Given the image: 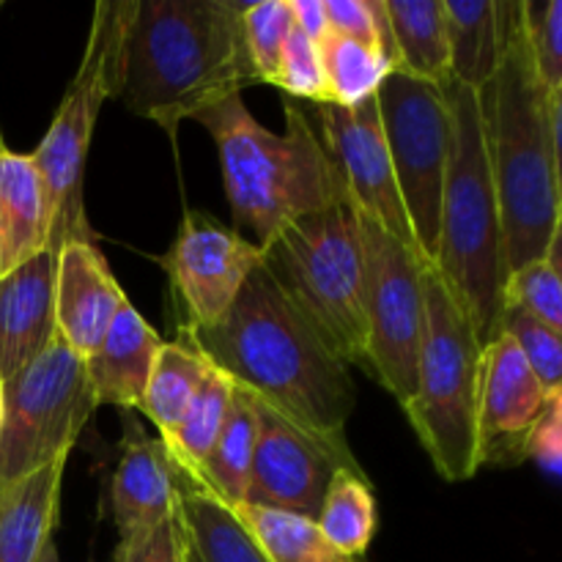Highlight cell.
<instances>
[{"label":"cell","mask_w":562,"mask_h":562,"mask_svg":"<svg viewBox=\"0 0 562 562\" xmlns=\"http://www.w3.org/2000/svg\"><path fill=\"white\" fill-rule=\"evenodd\" d=\"M187 333V329H184ZM209 366L252 398L340 456L357 390L349 366L329 349L267 267H256L214 327L187 333Z\"/></svg>","instance_id":"6da1fadb"},{"label":"cell","mask_w":562,"mask_h":562,"mask_svg":"<svg viewBox=\"0 0 562 562\" xmlns=\"http://www.w3.org/2000/svg\"><path fill=\"white\" fill-rule=\"evenodd\" d=\"M477 102L510 274L547 256L562 236V91L549 93L538 82L514 0H508L503 60L492 82L477 91Z\"/></svg>","instance_id":"7a4b0ae2"},{"label":"cell","mask_w":562,"mask_h":562,"mask_svg":"<svg viewBox=\"0 0 562 562\" xmlns=\"http://www.w3.org/2000/svg\"><path fill=\"white\" fill-rule=\"evenodd\" d=\"M236 0H137L119 99L173 135L258 82Z\"/></svg>","instance_id":"3957f363"},{"label":"cell","mask_w":562,"mask_h":562,"mask_svg":"<svg viewBox=\"0 0 562 562\" xmlns=\"http://www.w3.org/2000/svg\"><path fill=\"white\" fill-rule=\"evenodd\" d=\"M212 132L223 165V184L239 228L258 247L294 220L346 201L340 168L313 130L305 110L285 99V132H272L250 115L241 93L198 115Z\"/></svg>","instance_id":"277c9868"},{"label":"cell","mask_w":562,"mask_h":562,"mask_svg":"<svg viewBox=\"0 0 562 562\" xmlns=\"http://www.w3.org/2000/svg\"><path fill=\"white\" fill-rule=\"evenodd\" d=\"M453 137L439 209V241L434 269L481 346L497 338L505 307V236L497 192L486 157L477 93L445 82Z\"/></svg>","instance_id":"5b68a950"},{"label":"cell","mask_w":562,"mask_h":562,"mask_svg":"<svg viewBox=\"0 0 562 562\" xmlns=\"http://www.w3.org/2000/svg\"><path fill=\"white\" fill-rule=\"evenodd\" d=\"M135 3L137 0H99L93 5L80 66L66 86L47 135L31 154L47 203V250L53 252L69 241H93L82 179L99 110L110 97H119Z\"/></svg>","instance_id":"8992f818"},{"label":"cell","mask_w":562,"mask_h":562,"mask_svg":"<svg viewBox=\"0 0 562 562\" xmlns=\"http://www.w3.org/2000/svg\"><path fill=\"white\" fill-rule=\"evenodd\" d=\"M263 267L324 344L368 371L360 212L349 198L278 231L263 247Z\"/></svg>","instance_id":"52a82bcc"},{"label":"cell","mask_w":562,"mask_h":562,"mask_svg":"<svg viewBox=\"0 0 562 562\" xmlns=\"http://www.w3.org/2000/svg\"><path fill=\"white\" fill-rule=\"evenodd\" d=\"M423 311L415 395L401 406L439 475L464 483L481 470L475 406L483 346L431 263L423 269Z\"/></svg>","instance_id":"ba28073f"},{"label":"cell","mask_w":562,"mask_h":562,"mask_svg":"<svg viewBox=\"0 0 562 562\" xmlns=\"http://www.w3.org/2000/svg\"><path fill=\"white\" fill-rule=\"evenodd\" d=\"M97 412L86 360L55 338L38 360L3 382L0 409V488L69 459Z\"/></svg>","instance_id":"9c48e42d"},{"label":"cell","mask_w":562,"mask_h":562,"mask_svg":"<svg viewBox=\"0 0 562 562\" xmlns=\"http://www.w3.org/2000/svg\"><path fill=\"white\" fill-rule=\"evenodd\" d=\"M376 104L415 250L434 267L453 137L448 93L445 86L393 71L379 86Z\"/></svg>","instance_id":"30bf717a"},{"label":"cell","mask_w":562,"mask_h":562,"mask_svg":"<svg viewBox=\"0 0 562 562\" xmlns=\"http://www.w3.org/2000/svg\"><path fill=\"white\" fill-rule=\"evenodd\" d=\"M368 373L398 398L415 395L423 344V258L360 214Z\"/></svg>","instance_id":"8fae6325"},{"label":"cell","mask_w":562,"mask_h":562,"mask_svg":"<svg viewBox=\"0 0 562 562\" xmlns=\"http://www.w3.org/2000/svg\"><path fill=\"white\" fill-rule=\"evenodd\" d=\"M263 263V247L225 228L203 212H187L165 258L181 329H209L228 313L250 272Z\"/></svg>","instance_id":"7c38bea8"},{"label":"cell","mask_w":562,"mask_h":562,"mask_svg":"<svg viewBox=\"0 0 562 562\" xmlns=\"http://www.w3.org/2000/svg\"><path fill=\"white\" fill-rule=\"evenodd\" d=\"M252 406H256V450H252L250 486L245 497L247 505L316 521L335 472L349 470L366 475L355 456L335 453L263 401L252 398Z\"/></svg>","instance_id":"4fadbf2b"},{"label":"cell","mask_w":562,"mask_h":562,"mask_svg":"<svg viewBox=\"0 0 562 562\" xmlns=\"http://www.w3.org/2000/svg\"><path fill=\"white\" fill-rule=\"evenodd\" d=\"M316 121L322 126V143L344 176L346 198L351 206L415 250L393 159L384 140L382 119H379L376 97L366 99L357 108H340L329 102L316 104Z\"/></svg>","instance_id":"5bb4252c"},{"label":"cell","mask_w":562,"mask_h":562,"mask_svg":"<svg viewBox=\"0 0 562 562\" xmlns=\"http://www.w3.org/2000/svg\"><path fill=\"white\" fill-rule=\"evenodd\" d=\"M549 395L508 335L481 349L475 406L477 467H508L525 461V442Z\"/></svg>","instance_id":"9a60e30c"},{"label":"cell","mask_w":562,"mask_h":562,"mask_svg":"<svg viewBox=\"0 0 562 562\" xmlns=\"http://www.w3.org/2000/svg\"><path fill=\"white\" fill-rule=\"evenodd\" d=\"M55 333L77 357H91L126 296L93 241H69L55 252Z\"/></svg>","instance_id":"2e32d148"},{"label":"cell","mask_w":562,"mask_h":562,"mask_svg":"<svg viewBox=\"0 0 562 562\" xmlns=\"http://www.w3.org/2000/svg\"><path fill=\"white\" fill-rule=\"evenodd\" d=\"M179 486L181 472L162 439L146 437L132 423L110 486V508L119 543L135 541L173 516L179 505Z\"/></svg>","instance_id":"e0dca14e"},{"label":"cell","mask_w":562,"mask_h":562,"mask_svg":"<svg viewBox=\"0 0 562 562\" xmlns=\"http://www.w3.org/2000/svg\"><path fill=\"white\" fill-rule=\"evenodd\" d=\"M53 283V250H42L0 278V382L25 371L58 338Z\"/></svg>","instance_id":"ac0fdd59"},{"label":"cell","mask_w":562,"mask_h":562,"mask_svg":"<svg viewBox=\"0 0 562 562\" xmlns=\"http://www.w3.org/2000/svg\"><path fill=\"white\" fill-rule=\"evenodd\" d=\"M162 346L157 329L124 302L99 349L86 357V376L97 406L140 409L154 360Z\"/></svg>","instance_id":"d6986e66"},{"label":"cell","mask_w":562,"mask_h":562,"mask_svg":"<svg viewBox=\"0 0 562 562\" xmlns=\"http://www.w3.org/2000/svg\"><path fill=\"white\" fill-rule=\"evenodd\" d=\"M49 220L31 154L0 143V278L47 250Z\"/></svg>","instance_id":"ffe728a7"},{"label":"cell","mask_w":562,"mask_h":562,"mask_svg":"<svg viewBox=\"0 0 562 562\" xmlns=\"http://www.w3.org/2000/svg\"><path fill=\"white\" fill-rule=\"evenodd\" d=\"M66 459L0 488V562H36L53 541Z\"/></svg>","instance_id":"44dd1931"},{"label":"cell","mask_w":562,"mask_h":562,"mask_svg":"<svg viewBox=\"0 0 562 562\" xmlns=\"http://www.w3.org/2000/svg\"><path fill=\"white\" fill-rule=\"evenodd\" d=\"M450 42V80L483 91L505 49L508 0H442Z\"/></svg>","instance_id":"7402d4cb"},{"label":"cell","mask_w":562,"mask_h":562,"mask_svg":"<svg viewBox=\"0 0 562 562\" xmlns=\"http://www.w3.org/2000/svg\"><path fill=\"white\" fill-rule=\"evenodd\" d=\"M176 510L190 562H272L223 499L187 477H181Z\"/></svg>","instance_id":"603a6c76"},{"label":"cell","mask_w":562,"mask_h":562,"mask_svg":"<svg viewBox=\"0 0 562 562\" xmlns=\"http://www.w3.org/2000/svg\"><path fill=\"white\" fill-rule=\"evenodd\" d=\"M401 75L445 86L450 80V42L442 0H384Z\"/></svg>","instance_id":"cb8c5ba5"},{"label":"cell","mask_w":562,"mask_h":562,"mask_svg":"<svg viewBox=\"0 0 562 562\" xmlns=\"http://www.w3.org/2000/svg\"><path fill=\"white\" fill-rule=\"evenodd\" d=\"M206 373V357L198 351L184 329H179V338L173 344L159 346L146 393H143L140 412H146L148 420L157 426L162 442H168L176 428L181 426Z\"/></svg>","instance_id":"d4e9b609"},{"label":"cell","mask_w":562,"mask_h":562,"mask_svg":"<svg viewBox=\"0 0 562 562\" xmlns=\"http://www.w3.org/2000/svg\"><path fill=\"white\" fill-rule=\"evenodd\" d=\"M252 450H256V406L250 395L234 384V395L214 448L209 450L198 475L187 481L212 492L225 505H241L250 486Z\"/></svg>","instance_id":"484cf974"},{"label":"cell","mask_w":562,"mask_h":562,"mask_svg":"<svg viewBox=\"0 0 562 562\" xmlns=\"http://www.w3.org/2000/svg\"><path fill=\"white\" fill-rule=\"evenodd\" d=\"M272 562H362L338 552L313 519L258 505H228Z\"/></svg>","instance_id":"4316f807"},{"label":"cell","mask_w":562,"mask_h":562,"mask_svg":"<svg viewBox=\"0 0 562 562\" xmlns=\"http://www.w3.org/2000/svg\"><path fill=\"white\" fill-rule=\"evenodd\" d=\"M316 525L338 552L349 558H366L376 536V499L368 477L349 470L335 472Z\"/></svg>","instance_id":"83f0119b"},{"label":"cell","mask_w":562,"mask_h":562,"mask_svg":"<svg viewBox=\"0 0 562 562\" xmlns=\"http://www.w3.org/2000/svg\"><path fill=\"white\" fill-rule=\"evenodd\" d=\"M231 395H234V382L214 366H209L206 379H203L190 412L173 431V437L162 442L184 477H195L206 461L209 450L214 448V439H217L225 412H228Z\"/></svg>","instance_id":"f1b7e54d"},{"label":"cell","mask_w":562,"mask_h":562,"mask_svg":"<svg viewBox=\"0 0 562 562\" xmlns=\"http://www.w3.org/2000/svg\"><path fill=\"white\" fill-rule=\"evenodd\" d=\"M322 58L324 82H327L329 104L357 108L366 99L376 97L379 86L393 75V66L373 47L351 38L335 36L333 31L316 44Z\"/></svg>","instance_id":"f546056e"},{"label":"cell","mask_w":562,"mask_h":562,"mask_svg":"<svg viewBox=\"0 0 562 562\" xmlns=\"http://www.w3.org/2000/svg\"><path fill=\"white\" fill-rule=\"evenodd\" d=\"M521 33L543 91H562V0H519Z\"/></svg>","instance_id":"4dcf8cb0"},{"label":"cell","mask_w":562,"mask_h":562,"mask_svg":"<svg viewBox=\"0 0 562 562\" xmlns=\"http://www.w3.org/2000/svg\"><path fill=\"white\" fill-rule=\"evenodd\" d=\"M497 335H508L514 340L547 393H562V344L558 329L547 327L521 307L505 305Z\"/></svg>","instance_id":"1f68e13d"},{"label":"cell","mask_w":562,"mask_h":562,"mask_svg":"<svg viewBox=\"0 0 562 562\" xmlns=\"http://www.w3.org/2000/svg\"><path fill=\"white\" fill-rule=\"evenodd\" d=\"M241 27H245V44L250 53L252 69H256L258 82L272 86L280 66V53L294 31V16H291L289 0H261V3H247L241 14Z\"/></svg>","instance_id":"d6a6232c"},{"label":"cell","mask_w":562,"mask_h":562,"mask_svg":"<svg viewBox=\"0 0 562 562\" xmlns=\"http://www.w3.org/2000/svg\"><path fill=\"white\" fill-rule=\"evenodd\" d=\"M505 305L521 307L547 327L562 333L560 263L549 261V258H538V261L510 272L508 283H505Z\"/></svg>","instance_id":"836d02e7"},{"label":"cell","mask_w":562,"mask_h":562,"mask_svg":"<svg viewBox=\"0 0 562 562\" xmlns=\"http://www.w3.org/2000/svg\"><path fill=\"white\" fill-rule=\"evenodd\" d=\"M274 88L285 91L289 97L307 99L313 104L329 102L327 82H324L322 58H318V47L305 36L302 31H291L280 53L278 75L272 80Z\"/></svg>","instance_id":"e575fe53"},{"label":"cell","mask_w":562,"mask_h":562,"mask_svg":"<svg viewBox=\"0 0 562 562\" xmlns=\"http://www.w3.org/2000/svg\"><path fill=\"white\" fill-rule=\"evenodd\" d=\"M525 459H532L552 477L562 470V393L549 395L525 442Z\"/></svg>","instance_id":"d590c367"},{"label":"cell","mask_w":562,"mask_h":562,"mask_svg":"<svg viewBox=\"0 0 562 562\" xmlns=\"http://www.w3.org/2000/svg\"><path fill=\"white\" fill-rule=\"evenodd\" d=\"M115 562H184V536L179 510L135 541L119 543Z\"/></svg>","instance_id":"8d00e7d4"},{"label":"cell","mask_w":562,"mask_h":562,"mask_svg":"<svg viewBox=\"0 0 562 562\" xmlns=\"http://www.w3.org/2000/svg\"><path fill=\"white\" fill-rule=\"evenodd\" d=\"M324 11L335 36L351 38L379 53L376 0H324Z\"/></svg>","instance_id":"74e56055"},{"label":"cell","mask_w":562,"mask_h":562,"mask_svg":"<svg viewBox=\"0 0 562 562\" xmlns=\"http://www.w3.org/2000/svg\"><path fill=\"white\" fill-rule=\"evenodd\" d=\"M291 16H294L296 31L305 33L313 44L322 42L329 33L327 11H324V0H289Z\"/></svg>","instance_id":"f35d334b"},{"label":"cell","mask_w":562,"mask_h":562,"mask_svg":"<svg viewBox=\"0 0 562 562\" xmlns=\"http://www.w3.org/2000/svg\"><path fill=\"white\" fill-rule=\"evenodd\" d=\"M36 562H60V558H58V549H55V543H53V541H49L47 547H44L42 558H38Z\"/></svg>","instance_id":"ab89813d"},{"label":"cell","mask_w":562,"mask_h":562,"mask_svg":"<svg viewBox=\"0 0 562 562\" xmlns=\"http://www.w3.org/2000/svg\"><path fill=\"white\" fill-rule=\"evenodd\" d=\"M184 562H190V558H187V547H184Z\"/></svg>","instance_id":"60d3db41"},{"label":"cell","mask_w":562,"mask_h":562,"mask_svg":"<svg viewBox=\"0 0 562 562\" xmlns=\"http://www.w3.org/2000/svg\"><path fill=\"white\" fill-rule=\"evenodd\" d=\"M0 143H3V135H0Z\"/></svg>","instance_id":"b9f144b4"}]
</instances>
